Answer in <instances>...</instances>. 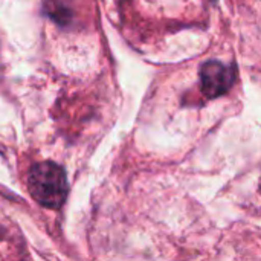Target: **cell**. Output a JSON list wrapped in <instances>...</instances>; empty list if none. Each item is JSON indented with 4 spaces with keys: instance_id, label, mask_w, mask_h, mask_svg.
Wrapping results in <instances>:
<instances>
[{
    "instance_id": "obj_3",
    "label": "cell",
    "mask_w": 261,
    "mask_h": 261,
    "mask_svg": "<svg viewBox=\"0 0 261 261\" xmlns=\"http://www.w3.org/2000/svg\"><path fill=\"white\" fill-rule=\"evenodd\" d=\"M44 12L52 20H55L58 24H67L70 21V18H72V14H70L69 8L60 0H46Z\"/></svg>"
},
{
    "instance_id": "obj_1",
    "label": "cell",
    "mask_w": 261,
    "mask_h": 261,
    "mask_svg": "<svg viewBox=\"0 0 261 261\" xmlns=\"http://www.w3.org/2000/svg\"><path fill=\"white\" fill-rule=\"evenodd\" d=\"M28 188L34 200L47 210L63 206L67 196V179L63 167L54 162H38L29 168Z\"/></svg>"
},
{
    "instance_id": "obj_2",
    "label": "cell",
    "mask_w": 261,
    "mask_h": 261,
    "mask_svg": "<svg viewBox=\"0 0 261 261\" xmlns=\"http://www.w3.org/2000/svg\"><path fill=\"white\" fill-rule=\"evenodd\" d=\"M236 67L217 60L205 61L200 66V86L208 98H219L229 92L236 83Z\"/></svg>"
}]
</instances>
